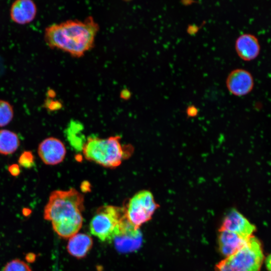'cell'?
Here are the masks:
<instances>
[{
    "label": "cell",
    "instance_id": "obj_11",
    "mask_svg": "<svg viewBox=\"0 0 271 271\" xmlns=\"http://www.w3.org/2000/svg\"><path fill=\"white\" fill-rule=\"evenodd\" d=\"M235 48L238 56L244 61L256 58L260 52V45L257 38L250 34H244L236 39Z\"/></svg>",
    "mask_w": 271,
    "mask_h": 271
},
{
    "label": "cell",
    "instance_id": "obj_7",
    "mask_svg": "<svg viewBox=\"0 0 271 271\" xmlns=\"http://www.w3.org/2000/svg\"><path fill=\"white\" fill-rule=\"evenodd\" d=\"M226 230L248 240L252 236L255 227L235 208L229 211L224 217L219 231Z\"/></svg>",
    "mask_w": 271,
    "mask_h": 271
},
{
    "label": "cell",
    "instance_id": "obj_17",
    "mask_svg": "<svg viewBox=\"0 0 271 271\" xmlns=\"http://www.w3.org/2000/svg\"><path fill=\"white\" fill-rule=\"evenodd\" d=\"M3 271H32L31 267L25 262L15 259L8 262Z\"/></svg>",
    "mask_w": 271,
    "mask_h": 271
},
{
    "label": "cell",
    "instance_id": "obj_13",
    "mask_svg": "<svg viewBox=\"0 0 271 271\" xmlns=\"http://www.w3.org/2000/svg\"><path fill=\"white\" fill-rule=\"evenodd\" d=\"M247 240L226 230L219 231L218 238L219 249L225 257L231 255L242 247Z\"/></svg>",
    "mask_w": 271,
    "mask_h": 271
},
{
    "label": "cell",
    "instance_id": "obj_21",
    "mask_svg": "<svg viewBox=\"0 0 271 271\" xmlns=\"http://www.w3.org/2000/svg\"><path fill=\"white\" fill-rule=\"evenodd\" d=\"M265 266L267 271H271V254L265 259Z\"/></svg>",
    "mask_w": 271,
    "mask_h": 271
},
{
    "label": "cell",
    "instance_id": "obj_12",
    "mask_svg": "<svg viewBox=\"0 0 271 271\" xmlns=\"http://www.w3.org/2000/svg\"><path fill=\"white\" fill-rule=\"evenodd\" d=\"M115 248L121 253H128L139 248L142 242L140 229L132 227L113 240Z\"/></svg>",
    "mask_w": 271,
    "mask_h": 271
},
{
    "label": "cell",
    "instance_id": "obj_18",
    "mask_svg": "<svg viewBox=\"0 0 271 271\" xmlns=\"http://www.w3.org/2000/svg\"><path fill=\"white\" fill-rule=\"evenodd\" d=\"M18 163L21 166L26 169L32 168L35 165V158L33 153L29 151L23 152L18 159Z\"/></svg>",
    "mask_w": 271,
    "mask_h": 271
},
{
    "label": "cell",
    "instance_id": "obj_5",
    "mask_svg": "<svg viewBox=\"0 0 271 271\" xmlns=\"http://www.w3.org/2000/svg\"><path fill=\"white\" fill-rule=\"evenodd\" d=\"M262 246L252 236L244 245L216 265V271H259L263 260Z\"/></svg>",
    "mask_w": 271,
    "mask_h": 271
},
{
    "label": "cell",
    "instance_id": "obj_8",
    "mask_svg": "<svg viewBox=\"0 0 271 271\" xmlns=\"http://www.w3.org/2000/svg\"><path fill=\"white\" fill-rule=\"evenodd\" d=\"M38 154L43 162L47 165H56L63 161L66 149L63 143L54 137L44 139L39 144Z\"/></svg>",
    "mask_w": 271,
    "mask_h": 271
},
{
    "label": "cell",
    "instance_id": "obj_22",
    "mask_svg": "<svg viewBox=\"0 0 271 271\" xmlns=\"http://www.w3.org/2000/svg\"><path fill=\"white\" fill-rule=\"evenodd\" d=\"M26 258L28 262H32L36 258V255L34 253H28L27 254Z\"/></svg>",
    "mask_w": 271,
    "mask_h": 271
},
{
    "label": "cell",
    "instance_id": "obj_14",
    "mask_svg": "<svg viewBox=\"0 0 271 271\" xmlns=\"http://www.w3.org/2000/svg\"><path fill=\"white\" fill-rule=\"evenodd\" d=\"M93 240L89 235L76 233L69 238L67 249L72 256L77 258L84 257L91 249Z\"/></svg>",
    "mask_w": 271,
    "mask_h": 271
},
{
    "label": "cell",
    "instance_id": "obj_10",
    "mask_svg": "<svg viewBox=\"0 0 271 271\" xmlns=\"http://www.w3.org/2000/svg\"><path fill=\"white\" fill-rule=\"evenodd\" d=\"M37 13V6L32 0H17L13 3L10 15L11 20L19 25H26L32 22Z\"/></svg>",
    "mask_w": 271,
    "mask_h": 271
},
{
    "label": "cell",
    "instance_id": "obj_19",
    "mask_svg": "<svg viewBox=\"0 0 271 271\" xmlns=\"http://www.w3.org/2000/svg\"><path fill=\"white\" fill-rule=\"evenodd\" d=\"M8 171L14 177L19 176L21 173L20 166L17 164H13L10 165L8 167Z\"/></svg>",
    "mask_w": 271,
    "mask_h": 271
},
{
    "label": "cell",
    "instance_id": "obj_15",
    "mask_svg": "<svg viewBox=\"0 0 271 271\" xmlns=\"http://www.w3.org/2000/svg\"><path fill=\"white\" fill-rule=\"evenodd\" d=\"M19 146L20 140L16 133L9 130L0 129V154H12Z\"/></svg>",
    "mask_w": 271,
    "mask_h": 271
},
{
    "label": "cell",
    "instance_id": "obj_1",
    "mask_svg": "<svg viewBox=\"0 0 271 271\" xmlns=\"http://www.w3.org/2000/svg\"><path fill=\"white\" fill-rule=\"evenodd\" d=\"M99 29L92 16L83 21L68 20L47 27L44 40L50 48L60 49L79 58L94 47Z\"/></svg>",
    "mask_w": 271,
    "mask_h": 271
},
{
    "label": "cell",
    "instance_id": "obj_2",
    "mask_svg": "<svg viewBox=\"0 0 271 271\" xmlns=\"http://www.w3.org/2000/svg\"><path fill=\"white\" fill-rule=\"evenodd\" d=\"M84 202L83 194L73 188L53 191L45 206L44 218L51 221L53 230L60 237L69 238L82 227Z\"/></svg>",
    "mask_w": 271,
    "mask_h": 271
},
{
    "label": "cell",
    "instance_id": "obj_23",
    "mask_svg": "<svg viewBox=\"0 0 271 271\" xmlns=\"http://www.w3.org/2000/svg\"><path fill=\"white\" fill-rule=\"evenodd\" d=\"M23 213L24 215H29L31 213V211L29 209L24 208L23 210Z\"/></svg>",
    "mask_w": 271,
    "mask_h": 271
},
{
    "label": "cell",
    "instance_id": "obj_4",
    "mask_svg": "<svg viewBox=\"0 0 271 271\" xmlns=\"http://www.w3.org/2000/svg\"><path fill=\"white\" fill-rule=\"evenodd\" d=\"M132 227L124 207L109 205L98 208L89 224L91 234L103 242L113 241Z\"/></svg>",
    "mask_w": 271,
    "mask_h": 271
},
{
    "label": "cell",
    "instance_id": "obj_20",
    "mask_svg": "<svg viewBox=\"0 0 271 271\" xmlns=\"http://www.w3.org/2000/svg\"><path fill=\"white\" fill-rule=\"evenodd\" d=\"M187 113L189 116H195L197 113V109L193 106H189L187 109Z\"/></svg>",
    "mask_w": 271,
    "mask_h": 271
},
{
    "label": "cell",
    "instance_id": "obj_3",
    "mask_svg": "<svg viewBox=\"0 0 271 271\" xmlns=\"http://www.w3.org/2000/svg\"><path fill=\"white\" fill-rule=\"evenodd\" d=\"M120 137L107 138L90 137L84 144L82 151L85 159L103 167L115 168L131 156L133 148L122 145Z\"/></svg>",
    "mask_w": 271,
    "mask_h": 271
},
{
    "label": "cell",
    "instance_id": "obj_9",
    "mask_svg": "<svg viewBox=\"0 0 271 271\" xmlns=\"http://www.w3.org/2000/svg\"><path fill=\"white\" fill-rule=\"evenodd\" d=\"M226 85L228 91L232 94L244 96L252 90L254 80L251 73L243 69H236L228 75Z\"/></svg>",
    "mask_w": 271,
    "mask_h": 271
},
{
    "label": "cell",
    "instance_id": "obj_6",
    "mask_svg": "<svg viewBox=\"0 0 271 271\" xmlns=\"http://www.w3.org/2000/svg\"><path fill=\"white\" fill-rule=\"evenodd\" d=\"M159 207L152 193L142 190L130 198L124 207L126 218L136 229L151 219Z\"/></svg>",
    "mask_w": 271,
    "mask_h": 271
},
{
    "label": "cell",
    "instance_id": "obj_16",
    "mask_svg": "<svg viewBox=\"0 0 271 271\" xmlns=\"http://www.w3.org/2000/svg\"><path fill=\"white\" fill-rule=\"evenodd\" d=\"M14 114V108L11 104L0 99V127L8 124L12 120Z\"/></svg>",
    "mask_w": 271,
    "mask_h": 271
}]
</instances>
